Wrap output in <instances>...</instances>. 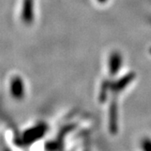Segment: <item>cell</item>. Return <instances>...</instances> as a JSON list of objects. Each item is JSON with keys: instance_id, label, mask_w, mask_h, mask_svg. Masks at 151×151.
<instances>
[{"instance_id": "1", "label": "cell", "mask_w": 151, "mask_h": 151, "mask_svg": "<svg viewBox=\"0 0 151 151\" xmlns=\"http://www.w3.org/2000/svg\"><path fill=\"white\" fill-rule=\"evenodd\" d=\"M12 88H13V92L15 94V96H19L21 95L23 91L22 90V83L21 81H19V79H17L16 81L13 82V86H12Z\"/></svg>"}, {"instance_id": "2", "label": "cell", "mask_w": 151, "mask_h": 151, "mask_svg": "<svg viewBox=\"0 0 151 151\" xmlns=\"http://www.w3.org/2000/svg\"><path fill=\"white\" fill-rule=\"evenodd\" d=\"M99 1H101V2H103V1H105V0H99Z\"/></svg>"}]
</instances>
